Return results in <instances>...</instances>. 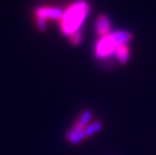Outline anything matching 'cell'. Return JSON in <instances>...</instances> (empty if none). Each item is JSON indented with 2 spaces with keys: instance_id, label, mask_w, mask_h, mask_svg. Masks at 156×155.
<instances>
[{
  "instance_id": "cell-6",
  "label": "cell",
  "mask_w": 156,
  "mask_h": 155,
  "mask_svg": "<svg viewBox=\"0 0 156 155\" xmlns=\"http://www.w3.org/2000/svg\"><path fill=\"white\" fill-rule=\"evenodd\" d=\"M116 57L121 64H126L130 57V49H129L128 44H121L115 51Z\"/></svg>"
},
{
  "instance_id": "cell-3",
  "label": "cell",
  "mask_w": 156,
  "mask_h": 155,
  "mask_svg": "<svg viewBox=\"0 0 156 155\" xmlns=\"http://www.w3.org/2000/svg\"><path fill=\"white\" fill-rule=\"evenodd\" d=\"M132 39V34L126 30H119L100 37L95 47V55L98 58H106L121 44H127Z\"/></svg>"
},
{
  "instance_id": "cell-7",
  "label": "cell",
  "mask_w": 156,
  "mask_h": 155,
  "mask_svg": "<svg viewBox=\"0 0 156 155\" xmlns=\"http://www.w3.org/2000/svg\"><path fill=\"white\" fill-rule=\"evenodd\" d=\"M82 38H83V34L81 30H78L77 32H75V33H73L72 35L69 36V41H71V44L75 45L79 44L80 42L82 41Z\"/></svg>"
},
{
  "instance_id": "cell-1",
  "label": "cell",
  "mask_w": 156,
  "mask_h": 155,
  "mask_svg": "<svg viewBox=\"0 0 156 155\" xmlns=\"http://www.w3.org/2000/svg\"><path fill=\"white\" fill-rule=\"evenodd\" d=\"M102 128V122L94 119L93 113L90 110H85L66 131L65 138L71 145H78L99 133Z\"/></svg>"
},
{
  "instance_id": "cell-5",
  "label": "cell",
  "mask_w": 156,
  "mask_h": 155,
  "mask_svg": "<svg viewBox=\"0 0 156 155\" xmlns=\"http://www.w3.org/2000/svg\"><path fill=\"white\" fill-rule=\"evenodd\" d=\"M111 20L107 15L101 14L97 17V20H96V32L100 37L111 33Z\"/></svg>"
},
{
  "instance_id": "cell-2",
  "label": "cell",
  "mask_w": 156,
  "mask_h": 155,
  "mask_svg": "<svg viewBox=\"0 0 156 155\" xmlns=\"http://www.w3.org/2000/svg\"><path fill=\"white\" fill-rule=\"evenodd\" d=\"M89 12L90 4L86 0H78L72 3L65 11H62V17L59 18V28L62 33L69 36L80 30Z\"/></svg>"
},
{
  "instance_id": "cell-4",
  "label": "cell",
  "mask_w": 156,
  "mask_h": 155,
  "mask_svg": "<svg viewBox=\"0 0 156 155\" xmlns=\"http://www.w3.org/2000/svg\"><path fill=\"white\" fill-rule=\"evenodd\" d=\"M62 9L54 6H39L34 10V20L38 29L44 30L46 26V20L58 19L62 17Z\"/></svg>"
}]
</instances>
